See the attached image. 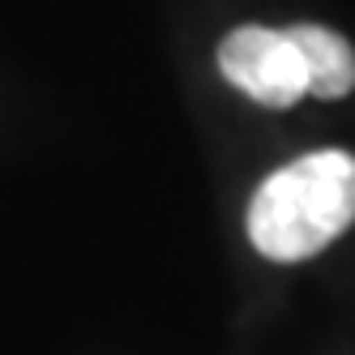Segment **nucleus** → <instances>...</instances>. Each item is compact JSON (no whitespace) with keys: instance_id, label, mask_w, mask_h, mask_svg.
Masks as SVG:
<instances>
[{"instance_id":"f257e3e1","label":"nucleus","mask_w":355,"mask_h":355,"mask_svg":"<svg viewBox=\"0 0 355 355\" xmlns=\"http://www.w3.org/2000/svg\"><path fill=\"white\" fill-rule=\"evenodd\" d=\"M355 223V159L317 150L278 167L248 201V240L270 261H304Z\"/></svg>"},{"instance_id":"f03ea898","label":"nucleus","mask_w":355,"mask_h":355,"mask_svg":"<svg viewBox=\"0 0 355 355\" xmlns=\"http://www.w3.org/2000/svg\"><path fill=\"white\" fill-rule=\"evenodd\" d=\"M218 69L261 107H291L309 94V69L287 31L240 26L218 43Z\"/></svg>"},{"instance_id":"7ed1b4c3","label":"nucleus","mask_w":355,"mask_h":355,"mask_svg":"<svg viewBox=\"0 0 355 355\" xmlns=\"http://www.w3.org/2000/svg\"><path fill=\"white\" fill-rule=\"evenodd\" d=\"M309 69V94L317 98H343L355 90V52L343 35L329 26H291L287 31Z\"/></svg>"}]
</instances>
